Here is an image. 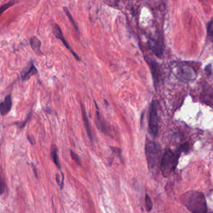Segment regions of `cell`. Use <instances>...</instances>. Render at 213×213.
Instances as JSON below:
<instances>
[{"label":"cell","instance_id":"obj_21","mask_svg":"<svg viewBox=\"0 0 213 213\" xmlns=\"http://www.w3.org/2000/svg\"><path fill=\"white\" fill-rule=\"evenodd\" d=\"M31 116H32V110H31V111H30V112H29V114H28V115H27L26 119H25L23 123H20L19 127H20V128H23V127H24L26 126V124H27V123H28V121H29V120H30Z\"/></svg>","mask_w":213,"mask_h":213},{"label":"cell","instance_id":"obj_15","mask_svg":"<svg viewBox=\"0 0 213 213\" xmlns=\"http://www.w3.org/2000/svg\"><path fill=\"white\" fill-rule=\"evenodd\" d=\"M149 64L151 68L152 78L155 83L156 81H158L159 77V68L158 66V64L155 63L154 61H151V63Z\"/></svg>","mask_w":213,"mask_h":213},{"label":"cell","instance_id":"obj_23","mask_svg":"<svg viewBox=\"0 0 213 213\" xmlns=\"http://www.w3.org/2000/svg\"><path fill=\"white\" fill-rule=\"evenodd\" d=\"M205 72L206 73L207 76H211L212 75V67L211 64L207 65L205 68Z\"/></svg>","mask_w":213,"mask_h":213},{"label":"cell","instance_id":"obj_12","mask_svg":"<svg viewBox=\"0 0 213 213\" xmlns=\"http://www.w3.org/2000/svg\"><path fill=\"white\" fill-rule=\"evenodd\" d=\"M81 111H82L83 118L84 120V126H85V128H86V133L88 134V136L90 141L91 142H93V134H92L91 124H90V120H89V118H88V115H87L86 109H85L83 104H81Z\"/></svg>","mask_w":213,"mask_h":213},{"label":"cell","instance_id":"obj_6","mask_svg":"<svg viewBox=\"0 0 213 213\" xmlns=\"http://www.w3.org/2000/svg\"><path fill=\"white\" fill-rule=\"evenodd\" d=\"M201 100L203 103L211 106L213 105V89L206 82H203L201 84Z\"/></svg>","mask_w":213,"mask_h":213},{"label":"cell","instance_id":"obj_7","mask_svg":"<svg viewBox=\"0 0 213 213\" xmlns=\"http://www.w3.org/2000/svg\"><path fill=\"white\" fill-rule=\"evenodd\" d=\"M52 30H53V33L54 35V36L57 38L59 39L61 41V42H63V44L64 45V46H66V48L72 53V54L74 56V57L78 60V61H81V58L79 57V56L77 54V53L76 52H75L73 51V50L72 48V47L70 46V45L68 43L67 41H66L63 32L61 31V28L57 24H53L52 25Z\"/></svg>","mask_w":213,"mask_h":213},{"label":"cell","instance_id":"obj_4","mask_svg":"<svg viewBox=\"0 0 213 213\" xmlns=\"http://www.w3.org/2000/svg\"><path fill=\"white\" fill-rule=\"evenodd\" d=\"M158 102L154 100L152 101L149 108L148 130L153 138H156L158 133Z\"/></svg>","mask_w":213,"mask_h":213},{"label":"cell","instance_id":"obj_13","mask_svg":"<svg viewBox=\"0 0 213 213\" xmlns=\"http://www.w3.org/2000/svg\"><path fill=\"white\" fill-rule=\"evenodd\" d=\"M30 45L32 50L35 53L38 54H42V52L41 50V42L38 38H37L35 36H32L30 39Z\"/></svg>","mask_w":213,"mask_h":213},{"label":"cell","instance_id":"obj_20","mask_svg":"<svg viewBox=\"0 0 213 213\" xmlns=\"http://www.w3.org/2000/svg\"><path fill=\"white\" fill-rule=\"evenodd\" d=\"M70 154H71V156H72V159L77 163L79 165L81 164V161H80V158L79 157V156L75 152L73 151L72 150H71L70 151Z\"/></svg>","mask_w":213,"mask_h":213},{"label":"cell","instance_id":"obj_17","mask_svg":"<svg viewBox=\"0 0 213 213\" xmlns=\"http://www.w3.org/2000/svg\"><path fill=\"white\" fill-rule=\"evenodd\" d=\"M207 34L208 38L213 41V20L212 19L207 24Z\"/></svg>","mask_w":213,"mask_h":213},{"label":"cell","instance_id":"obj_5","mask_svg":"<svg viewBox=\"0 0 213 213\" xmlns=\"http://www.w3.org/2000/svg\"><path fill=\"white\" fill-rule=\"evenodd\" d=\"M197 75L196 71L190 65L181 64L176 68V76L180 80L184 81H192L196 78Z\"/></svg>","mask_w":213,"mask_h":213},{"label":"cell","instance_id":"obj_19","mask_svg":"<svg viewBox=\"0 0 213 213\" xmlns=\"http://www.w3.org/2000/svg\"><path fill=\"white\" fill-rule=\"evenodd\" d=\"M16 2L15 1H10L8 3H6V4H4L3 5H2L1 8H0V13H1V15L8 8H9L10 6H12L14 4H15Z\"/></svg>","mask_w":213,"mask_h":213},{"label":"cell","instance_id":"obj_8","mask_svg":"<svg viewBox=\"0 0 213 213\" xmlns=\"http://www.w3.org/2000/svg\"><path fill=\"white\" fill-rule=\"evenodd\" d=\"M94 103L96 105V124L97 127V128L100 130L101 132L107 134L109 132L108 130V126L106 124L105 121L103 118L101 112L99 111L98 106L96 102L94 101Z\"/></svg>","mask_w":213,"mask_h":213},{"label":"cell","instance_id":"obj_16","mask_svg":"<svg viewBox=\"0 0 213 213\" xmlns=\"http://www.w3.org/2000/svg\"><path fill=\"white\" fill-rule=\"evenodd\" d=\"M63 9H64V12L66 13V15H67L68 19L69 20L70 22L72 23V24H73V27H74V28H75V30H76V31H77V32L79 33V28H78V24H77V23H76L75 20L73 19V17H72V14H71V13H70L69 9H68L67 7L64 6V7H63Z\"/></svg>","mask_w":213,"mask_h":213},{"label":"cell","instance_id":"obj_25","mask_svg":"<svg viewBox=\"0 0 213 213\" xmlns=\"http://www.w3.org/2000/svg\"><path fill=\"white\" fill-rule=\"evenodd\" d=\"M33 166V171H34V174H35V176H36V178H38V173H37V171H36V167H35V166L32 165Z\"/></svg>","mask_w":213,"mask_h":213},{"label":"cell","instance_id":"obj_26","mask_svg":"<svg viewBox=\"0 0 213 213\" xmlns=\"http://www.w3.org/2000/svg\"><path fill=\"white\" fill-rule=\"evenodd\" d=\"M204 213H212V212H209L207 211V212H204Z\"/></svg>","mask_w":213,"mask_h":213},{"label":"cell","instance_id":"obj_1","mask_svg":"<svg viewBox=\"0 0 213 213\" xmlns=\"http://www.w3.org/2000/svg\"><path fill=\"white\" fill-rule=\"evenodd\" d=\"M182 204L193 213H204L207 211L204 194L198 191H189L181 196Z\"/></svg>","mask_w":213,"mask_h":213},{"label":"cell","instance_id":"obj_18","mask_svg":"<svg viewBox=\"0 0 213 213\" xmlns=\"http://www.w3.org/2000/svg\"><path fill=\"white\" fill-rule=\"evenodd\" d=\"M145 206L147 211H151L152 209V203L149 196L146 194L145 197Z\"/></svg>","mask_w":213,"mask_h":213},{"label":"cell","instance_id":"obj_24","mask_svg":"<svg viewBox=\"0 0 213 213\" xmlns=\"http://www.w3.org/2000/svg\"><path fill=\"white\" fill-rule=\"evenodd\" d=\"M4 189H5V188H4V182H3V181L2 180V182H1V193H2V194L3 193V192H4Z\"/></svg>","mask_w":213,"mask_h":213},{"label":"cell","instance_id":"obj_2","mask_svg":"<svg viewBox=\"0 0 213 213\" xmlns=\"http://www.w3.org/2000/svg\"><path fill=\"white\" fill-rule=\"evenodd\" d=\"M181 152L178 149L173 152L171 149H166L163 156L161 163V171L164 177H168L176 167Z\"/></svg>","mask_w":213,"mask_h":213},{"label":"cell","instance_id":"obj_11","mask_svg":"<svg viewBox=\"0 0 213 213\" xmlns=\"http://www.w3.org/2000/svg\"><path fill=\"white\" fill-rule=\"evenodd\" d=\"M12 105H13L12 96L11 94H9L5 97L4 101L1 103V106H0L1 115L2 116L6 115L11 111Z\"/></svg>","mask_w":213,"mask_h":213},{"label":"cell","instance_id":"obj_9","mask_svg":"<svg viewBox=\"0 0 213 213\" xmlns=\"http://www.w3.org/2000/svg\"><path fill=\"white\" fill-rule=\"evenodd\" d=\"M38 73V69L34 65L33 62H30L21 73V78L23 81H28L30 79L33 75Z\"/></svg>","mask_w":213,"mask_h":213},{"label":"cell","instance_id":"obj_3","mask_svg":"<svg viewBox=\"0 0 213 213\" xmlns=\"http://www.w3.org/2000/svg\"><path fill=\"white\" fill-rule=\"evenodd\" d=\"M146 155L149 168H154L158 165L160 158V148L154 142L149 141L146 145Z\"/></svg>","mask_w":213,"mask_h":213},{"label":"cell","instance_id":"obj_10","mask_svg":"<svg viewBox=\"0 0 213 213\" xmlns=\"http://www.w3.org/2000/svg\"><path fill=\"white\" fill-rule=\"evenodd\" d=\"M149 47L152 51L157 56L161 58L163 54V43L161 40H151L149 42Z\"/></svg>","mask_w":213,"mask_h":213},{"label":"cell","instance_id":"obj_22","mask_svg":"<svg viewBox=\"0 0 213 213\" xmlns=\"http://www.w3.org/2000/svg\"><path fill=\"white\" fill-rule=\"evenodd\" d=\"M189 144L188 143H186L183 145H182L178 149V150L181 152H186L187 153L189 151Z\"/></svg>","mask_w":213,"mask_h":213},{"label":"cell","instance_id":"obj_14","mask_svg":"<svg viewBox=\"0 0 213 213\" xmlns=\"http://www.w3.org/2000/svg\"><path fill=\"white\" fill-rule=\"evenodd\" d=\"M51 156L55 165L57 166V167L59 169H60L61 164H60V163L58 159V149L56 146L54 145H52L51 147Z\"/></svg>","mask_w":213,"mask_h":213}]
</instances>
